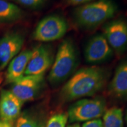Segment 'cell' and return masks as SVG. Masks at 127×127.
Here are the masks:
<instances>
[{
	"mask_svg": "<svg viewBox=\"0 0 127 127\" xmlns=\"http://www.w3.org/2000/svg\"><path fill=\"white\" fill-rule=\"evenodd\" d=\"M104 127H124V115L121 108L118 107L107 109L103 116Z\"/></svg>",
	"mask_w": 127,
	"mask_h": 127,
	"instance_id": "2e32d148",
	"label": "cell"
},
{
	"mask_svg": "<svg viewBox=\"0 0 127 127\" xmlns=\"http://www.w3.org/2000/svg\"><path fill=\"white\" fill-rule=\"evenodd\" d=\"M117 11L113 0H96L77 7L73 12V18L79 27L91 29L112 18Z\"/></svg>",
	"mask_w": 127,
	"mask_h": 127,
	"instance_id": "3957f363",
	"label": "cell"
},
{
	"mask_svg": "<svg viewBox=\"0 0 127 127\" xmlns=\"http://www.w3.org/2000/svg\"><path fill=\"white\" fill-rule=\"evenodd\" d=\"M23 102L8 90H2L0 94V118L13 123L21 114Z\"/></svg>",
	"mask_w": 127,
	"mask_h": 127,
	"instance_id": "7c38bea8",
	"label": "cell"
},
{
	"mask_svg": "<svg viewBox=\"0 0 127 127\" xmlns=\"http://www.w3.org/2000/svg\"><path fill=\"white\" fill-rule=\"evenodd\" d=\"M68 120L67 112H57L48 119L45 127H66Z\"/></svg>",
	"mask_w": 127,
	"mask_h": 127,
	"instance_id": "e0dca14e",
	"label": "cell"
},
{
	"mask_svg": "<svg viewBox=\"0 0 127 127\" xmlns=\"http://www.w3.org/2000/svg\"><path fill=\"white\" fill-rule=\"evenodd\" d=\"M21 5L30 8H39L44 5L46 0H14Z\"/></svg>",
	"mask_w": 127,
	"mask_h": 127,
	"instance_id": "ac0fdd59",
	"label": "cell"
},
{
	"mask_svg": "<svg viewBox=\"0 0 127 127\" xmlns=\"http://www.w3.org/2000/svg\"><path fill=\"white\" fill-rule=\"evenodd\" d=\"M94 1L95 0H64V2L67 5L79 7Z\"/></svg>",
	"mask_w": 127,
	"mask_h": 127,
	"instance_id": "ffe728a7",
	"label": "cell"
},
{
	"mask_svg": "<svg viewBox=\"0 0 127 127\" xmlns=\"http://www.w3.org/2000/svg\"><path fill=\"white\" fill-rule=\"evenodd\" d=\"M107 91L109 96L114 99L123 101L127 98V59L116 68Z\"/></svg>",
	"mask_w": 127,
	"mask_h": 127,
	"instance_id": "8fae6325",
	"label": "cell"
},
{
	"mask_svg": "<svg viewBox=\"0 0 127 127\" xmlns=\"http://www.w3.org/2000/svg\"><path fill=\"white\" fill-rule=\"evenodd\" d=\"M32 50H25L20 52L11 61L6 73V82L13 84L25 75L27 66L32 55Z\"/></svg>",
	"mask_w": 127,
	"mask_h": 127,
	"instance_id": "4fadbf2b",
	"label": "cell"
},
{
	"mask_svg": "<svg viewBox=\"0 0 127 127\" xmlns=\"http://www.w3.org/2000/svg\"><path fill=\"white\" fill-rule=\"evenodd\" d=\"M103 35L113 51L121 54L127 49V23L115 20L107 23L103 28Z\"/></svg>",
	"mask_w": 127,
	"mask_h": 127,
	"instance_id": "9c48e42d",
	"label": "cell"
},
{
	"mask_svg": "<svg viewBox=\"0 0 127 127\" xmlns=\"http://www.w3.org/2000/svg\"><path fill=\"white\" fill-rule=\"evenodd\" d=\"M113 50L102 34L90 39L84 49V57L88 63L96 64L106 62L113 55Z\"/></svg>",
	"mask_w": 127,
	"mask_h": 127,
	"instance_id": "ba28073f",
	"label": "cell"
},
{
	"mask_svg": "<svg viewBox=\"0 0 127 127\" xmlns=\"http://www.w3.org/2000/svg\"><path fill=\"white\" fill-rule=\"evenodd\" d=\"M67 127H81L79 123H72L69 125L67 126Z\"/></svg>",
	"mask_w": 127,
	"mask_h": 127,
	"instance_id": "7402d4cb",
	"label": "cell"
},
{
	"mask_svg": "<svg viewBox=\"0 0 127 127\" xmlns=\"http://www.w3.org/2000/svg\"><path fill=\"white\" fill-rule=\"evenodd\" d=\"M69 25L63 16L48 15L39 22L32 34L34 40L48 42L62 38L67 32Z\"/></svg>",
	"mask_w": 127,
	"mask_h": 127,
	"instance_id": "5b68a950",
	"label": "cell"
},
{
	"mask_svg": "<svg viewBox=\"0 0 127 127\" xmlns=\"http://www.w3.org/2000/svg\"><path fill=\"white\" fill-rule=\"evenodd\" d=\"M109 77V71L104 67L93 65L81 68L62 87L58 93V101L64 105L93 96L107 86Z\"/></svg>",
	"mask_w": 127,
	"mask_h": 127,
	"instance_id": "6da1fadb",
	"label": "cell"
},
{
	"mask_svg": "<svg viewBox=\"0 0 127 127\" xmlns=\"http://www.w3.org/2000/svg\"><path fill=\"white\" fill-rule=\"evenodd\" d=\"M44 75H24L12 84L11 91L23 102L34 100L45 87Z\"/></svg>",
	"mask_w": 127,
	"mask_h": 127,
	"instance_id": "8992f818",
	"label": "cell"
},
{
	"mask_svg": "<svg viewBox=\"0 0 127 127\" xmlns=\"http://www.w3.org/2000/svg\"><path fill=\"white\" fill-rule=\"evenodd\" d=\"M54 50L51 46L40 44L32 50L25 75H44L51 68L54 60Z\"/></svg>",
	"mask_w": 127,
	"mask_h": 127,
	"instance_id": "52a82bcc",
	"label": "cell"
},
{
	"mask_svg": "<svg viewBox=\"0 0 127 127\" xmlns=\"http://www.w3.org/2000/svg\"><path fill=\"white\" fill-rule=\"evenodd\" d=\"M24 36L18 32H10L0 37V69L6 67L20 52Z\"/></svg>",
	"mask_w": 127,
	"mask_h": 127,
	"instance_id": "30bf717a",
	"label": "cell"
},
{
	"mask_svg": "<svg viewBox=\"0 0 127 127\" xmlns=\"http://www.w3.org/2000/svg\"><path fill=\"white\" fill-rule=\"evenodd\" d=\"M107 107L106 99L102 96L77 100L68 107V120L72 124L99 119L104 116Z\"/></svg>",
	"mask_w": 127,
	"mask_h": 127,
	"instance_id": "277c9868",
	"label": "cell"
},
{
	"mask_svg": "<svg viewBox=\"0 0 127 127\" xmlns=\"http://www.w3.org/2000/svg\"><path fill=\"white\" fill-rule=\"evenodd\" d=\"M81 127H104L103 121L101 119H96L85 122Z\"/></svg>",
	"mask_w": 127,
	"mask_h": 127,
	"instance_id": "d6986e66",
	"label": "cell"
},
{
	"mask_svg": "<svg viewBox=\"0 0 127 127\" xmlns=\"http://www.w3.org/2000/svg\"><path fill=\"white\" fill-rule=\"evenodd\" d=\"M0 127H13L12 123L5 121L0 118Z\"/></svg>",
	"mask_w": 127,
	"mask_h": 127,
	"instance_id": "44dd1931",
	"label": "cell"
},
{
	"mask_svg": "<svg viewBox=\"0 0 127 127\" xmlns=\"http://www.w3.org/2000/svg\"><path fill=\"white\" fill-rule=\"evenodd\" d=\"M47 121V116L43 111L27 110L17 118L15 127H45Z\"/></svg>",
	"mask_w": 127,
	"mask_h": 127,
	"instance_id": "5bb4252c",
	"label": "cell"
},
{
	"mask_svg": "<svg viewBox=\"0 0 127 127\" xmlns=\"http://www.w3.org/2000/svg\"><path fill=\"white\" fill-rule=\"evenodd\" d=\"M24 12L17 5L7 0H0V23H10L23 17Z\"/></svg>",
	"mask_w": 127,
	"mask_h": 127,
	"instance_id": "9a60e30c",
	"label": "cell"
},
{
	"mask_svg": "<svg viewBox=\"0 0 127 127\" xmlns=\"http://www.w3.org/2000/svg\"><path fill=\"white\" fill-rule=\"evenodd\" d=\"M79 63V54L74 41L64 39L60 43L49 73L48 80L52 87L66 82L75 72Z\"/></svg>",
	"mask_w": 127,
	"mask_h": 127,
	"instance_id": "7a4b0ae2",
	"label": "cell"
},
{
	"mask_svg": "<svg viewBox=\"0 0 127 127\" xmlns=\"http://www.w3.org/2000/svg\"><path fill=\"white\" fill-rule=\"evenodd\" d=\"M125 123H126L127 127V111H126V112H125Z\"/></svg>",
	"mask_w": 127,
	"mask_h": 127,
	"instance_id": "603a6c76",
	"label": "cell"
}]
</instances>
